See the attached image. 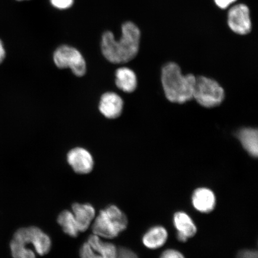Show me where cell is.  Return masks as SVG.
Returning a JSON list of instances; mask_svg holds the SVG:
<instances>
[{"label": "cell", "instance_id": "8fae6325", "mask_svg": "<svg viewBox=\"0 0 258 258\" xmlns=\"http://www.w3.org/2000/svg\"><path fill=\"white\" fill-rule=\"evenodd\" d=\"M173 224L177 231V239L181 242L195 236L198 230L191 218L184 212H177L174 215Z\"/></svg>", "mask_w": 258, "mask_h": 258}, {"label": "cell", "instance_id": "7a4b0ae2", "mask_svg": "<svg viewBox=\"0 0 258 258\" xmlns=\"http://www.w3.org/2000/svg\"><path fill=\"white\" fill-rule=\"evenodd\" d=\"M13 258H36L49 252L51 241L48 235L36 227L19 229L11 242Z\"/></svg>", "mask_w": 258, "mask_h": 258}, {"label": "cell", "instance_id": "ffe728a7", "mask_svg": "<svg viewBox=\"0 0 258 258\" xmlns=\"http://www.w3.org/2000/svg\"><path fill=\"white\" fill-rule=\"evenodd\" d=\"M160 258H185L182 253L175 249H167L164 251Z\"/></svg>", "mask_w": 258, "mask_h": 258}, {"label": "cell", "instance_id": "2e32d148", "mask_svg": "<svg viewBox=\"0 0 258 258\" xmlns=\"http://www.w3.org/2000/svg\"><path fill=\"white\" fill-rule=\"evenodd\" d=\"M237 136L244 149L251 156L257 158L258 154L257 130L253 128H244L238 132Z\"/></svg>", "mask_w": 258, "mask_h": 258}, {"label": "cell", "instance_id": "6da1fadb", "mask_svg": "<svg viewBox=\"0 0 258 258\" xmlns=\"http://www.w3.org/2000/svg\"><path fill=\"white\" fill-rule=\"evenodd\" d=\"M121 37L115 40L111 31L102 35L101 50L109 62L118 64L129 62L137 56L140 48L141 32L133 22H126L121 27Z\"/></svg>", "mask_w": 258, "mask_h": 258}, {"label": "cell", "instance_id": "9a60e30c", "mask_svg": "<svg viewBox=\"0 0 258 258\" xmlns=\"http://www.w3.org/2000/svg\"><path fill=\"white\" fill-rule=\"evenodd\" d=\"M168 233L161 226H156L150 229L143 238L144 246L148 249H156L162 247L167 240Z\"/></svg>", "mask_w": 258, "mask_h": 258}, {"label": "cell", "instance_id": "ac0fdd59", "mask_svg": "<svg viewBox=\"0 0 258 258\" xmlns=\"http://www.w3.org/2000/svg\"><path fill=\"white\" fill-rule=\"evenodd\" d=\"M53 7L60 10L67 9L73 5L74 0H50Z\"/></svg>", "mask_w": 258, "mask_h": 258}, {"label": "cell", "instance_id": "603a6c76", "mask_svg": "<svg viewBox=\"0 0 258 258\" xmlns=\"http://www.w3.org/2000/svg\"><path fill=\"white\" fill-rule=\"evenodd\" d=\"M6 57V51L3 42L0 40V64L5 60Z\"/></svg>", "mask_w": 258, "mask_h": 258}, {"label": "cell", "instance_id": "7402d4cb", "mask_svg": "<svg viewBox=\"0 0 258 258\" xmlns=\"http://www.w3.org/2000/svg\"><path fill=\"white\" fill-rule=\"evenodd\" d=\"M215 4L218 6L219 8L225 9L229 7L231 5L233 4L236 0H214Z\"/></svg>", "mask_w": 258, "mask_h": 258}, {"label": "cell", "instance_id": "cb8c5ba5", "mask_svg": "<svg viewBox=\"0 0 258 258\" xmlns=\"http://www.w3.org/2000/svg\"><path fill=\"white\" fill-rule=\"evenodd\" d=\"M18 1H23V0H18Z\"/></svg>", "mask_w": 258, "mask_h": 258}, {"label": "cell", "instance_id": "52a82bcc", "mask_svg": "<svg viewBox=\"0 0 258 258\" xmlns=\"http://www.w3.org/2000/svg\"><path fill=\"white\" fill-rule=\"evenodd\" d=\"M117 248L114 244L105 242L95 234L90 235L81 247V258H116Z\"/></svg>", "mask_w": 258, "mask_h": 258}, {"label": "cell", "instance_id": "3957f363", "mask_svg": "<svg viewBox=\"0 0 258 258\" xmlns=\"http://www.w3.org/2000/svg\"><path fill=\"white\" fill-rule=\"evenodd\" d=\"M196 77L192 74L183 75L178 64L170 62L161 72V83L166 97L169 101L183 104L193 99Z\"/></svg>", "mask_w": 258, "mask_h": 258}, {"label": "cell", "instance_id": "5bb4252c", "mask_svg": "<svg viewBox=\"0 0 258 258\" xmlns=\"http://www.w3.org/2000/svg\"><path fill=\"white\" fill-rule=\"evenodd\" d=\"M115 84L124 92H134L138 86L136 74L128 68H120L115 72Z\"/></svg>", "mask_w": 258, "mask_h": 258}, {"label": "cell", "instance_id": "44dd1931", "mask_svg": "<svg viewBox=\"0 0 258 258\" xmlns=\"http://www.w3.org/2000/svg\"><path fill=\"white\" fill-rule=\"evenodd\" d=\"M256 250L244 249L238 251L236 258H257Z\"/></svg>", "mask_w": 258, "mask_h": 258}, {"label": "cell", "instance_id": "277c9868", "mask_svg": "<svg viewBox=\"0 0 258 258\" xmlns=\"http://www.w3.org/2000/svg\"><path fill=\"white\" fill-rule=\"evenodd\" d=\"M126 215L115 205L101 210L92 225L93 234L102 238H114L127 228Z\"/></svg>", "mask_w": 258, "mask_h": 258}, {"label": "cell", "instance_id": "9c48e42d", "mask_svg": "<svg viewBox=\"0 0 258 258\" xmlns=\"http://www.w3.org/2000/svg\"><path fill=\"white\" fill-rule=\"evenodd\" d=\"M67 161L77 173H89L94 166L91 154L83 148H75L71 150L67 154Z\"/></svg>", "mask_w": 258, "mask_h": 258}, {"label": "cell", "instance_id": "5b68a950", "mask_svg": "<svg viewBox=\"0 0 258 258\" xmlns=\"http://www.w3.org/2000/svg\"><path fill=\"white\" fill-rule=\"evenodd\" d=\"M224 98V90L215 80L203 76L196 78L193 99L200 105L214 108L220 105Z\"/></svg>", "mask_w": 258, "mask_h": 258}, {"label": "cell", "instance_id": "30bf717a", "mask_svg": "<svg viewBox=\"0 0 258 258\" xmlns=\"http://www.w3.org/2000/svg\"><path fill=\"white\" fill-rule=\"evenodd\" d=\"M123 106V101L120 96L114 92H107L102 96L99 109L106 118L115 119L121 115Z\"/></svg>", "mask_w": 258, "mask_h": 258}, {"label": "cell", "instance_id": "ba28073f", "mask_svg": "<svg viewBox=\"0 0 258 258\" xmlns=\"http://www.w3.org/2000/svg\"><path fill=\"white\" fill-rule=\"evenodd\" d=\"M229 27L239 35L249 34L251 29L249 9L247 6L237 5L230 9L228 14Z\"/></svg>", "mask_w": 258, "mask_h": 258}, {"label": "cell", "instance_id": "4fadbf2b", "mask_svg": "<svg viewBox=\"0 0 258 258\" xmlns=\"http://www.w3.org/2000/svg\"><path fill=\"white\" fill-rule=\"evenodd\" d=\"M73 214L80 233L90 227L95 217V210L91 205L76 203L72 206Z\"/></svg>", "mask_w": 258, "mask_h": 258}, {"label": "cell", "instance_id": "d6986e66", "mask_svg": "<svg viewBox=\"0 0 258 258\" xmlns=\"http://www.w3.org/2000/svg\"><path fill=\"white\" fill-rule=\"evenodd\" d=\"M116 258H139L137 254L127 248L120 247L117 249Z\"/></svg>", "mask_w": 258, "mask_h": 258}, {"label": "cell", "instance_id": "e0dca14e", "mask_svg": "<svg viewBox=\"0 0 258 258\" xmlns=\"http://www.w3.org/2000/svg\"><path fill=\"white\" fill-rule=\"evenodd\" d=\"M57 222L64 233L72 237L78 236L80 232L72 212L63 211L61 212L58 216Z\"/></svg>", "mask_w": 258, "mask_h": 258}, {"label": "cell", "instance_id": "8992f818", "mask_svg": "<svg viewBox=\"0 0 258 258\" xmlns=\"http://www.w3.org/2000/svg\"><path fill=\"white\" fill-rule=\"evenodd\" d=\"M53 60L60 69H70L74 75L82 77L86 73V62L80 51L72 46L63 45L53 54Z\"/></svg>", "mask_w": 258, "mask_h": 258}, {"label": "cell", "instance_id": "7c38bea8", "mask_svg": "<svg viewBox=\"0 0 258 258\" xmlns=\"http://www.w3.org/2000/svg\"><path fill=\"white\" fill-rule=\"evenodd\" d=\"M216 197L214 192L207 188H199L194 191L192 203L197 211L204 214L210 213L215 208Z\"/></svg>", "mask_w": 258, "mask_h": 258}]
</instances>
